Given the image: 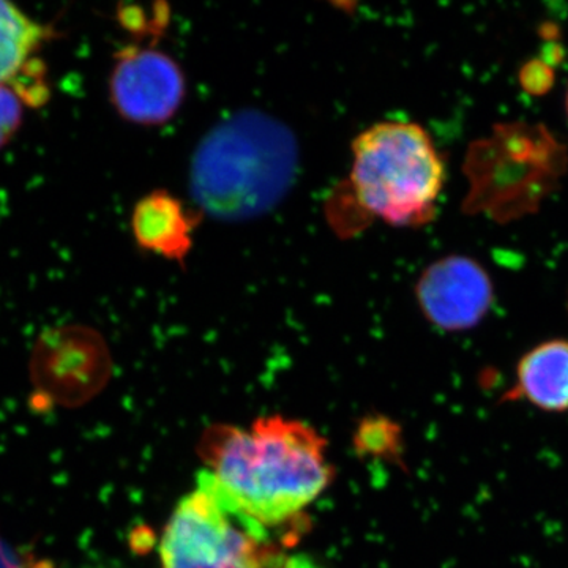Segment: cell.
Returning a JSON list of instances; mask_svg holds the SVG:
<instances>
[{"label": "cell", "instance_id": "6da1fadb", "mask_svg": "<svg viewBox=\"0 0 568 568\" xmlns=\"http://www.w3.org/2000/svg\"><path fill=\"white\" fill-rule=\"evenodd\" d=\"M201 458L224 495L272 529L297 530V519L332 481L320 433L280 416L257 418L250 428L212 426Z\"/></svg>", "mask_w": 568, "mask_h": 568}, {"label": "cell", "instance_id": "7a4b0ae2", "mask_svg": "<svg viewBox=\"0 0 568 568\" xmlns=\"http://www.w3.org/2000/svg\"><path fill=\"white\" fill-rule=\"evenodd\" d=\"M301 148L290 125L246 108L201 138L190 162L196 211L223 223H245L274 211L293 189Z\"/></svg>", "mask_w": 568, "mask_h": 568}, {"label": "cell", "instance_id": "3957f363", "mask_svg": "<svg viewBox=\"0 0 568 568\" xmlns=\"http://www.w3.org/2000/svg\"><path fill=\"white\" fill-rule=\"evenodd\" d=\"M444 178L443 160L417 123L379 122L353 141L354 201L366 215L392 226L428 223Z\"/></svg>", "mask_w": 568, "mask_h": 568}, {"label": "cell", "instance_id": "277c9868", "mask_svg": "<svg viewBox=\"0 0 568 568\" xmlns=\"http://www.w3.org/2000/svg\"><path fill=\"white\" fill-rule=\"evenodd\" d=\"M290 541L235 506L204 469L164 526L160 562L162 568H313L286 555Z\"/></svg>", "mask_w": 568, "mask_h": 568}, {"label": "cell", "instance_id": "5b68a950", "mask_svg": "<svg viewBox=\"0 0 568 568\" xmlns=\"http://www.w3.org/2000/svg\"><path fill=\"white\" fill-rule=\"evenodd\" d=\"M110 92L115 110L126 121L163 125L185 100V74L166 52L152 47H126L115 58Z\"/></svg>", "mask_w": 568, "mask_h": 568}, {"label": "cell", "instance_id": "8992f818", "mask_svg": "<svg viewBox=\"0 0 568 568\" xmlns=\"http://www.w3.org/2000/svg\"><path fill=\"white\" fill-rule=\"evenodd\" d=\"M416 291L424 315L444 331L476 327L493 304L487 272L465 256H447L429 265Z\"/></svg>", "mask_w": 568, "mask_h": 568}, {"label": "cell", "instance_id": "52a82bcc", "mask_svg": "<svg viewBox=\"0 0 568 568\" xmlns=\"http://www.w3.org/2000/svg\"><path fill=\"white\" fill-rule=\"evenodd\" d=\"M203 213L190 211L166 190L142 197L133 212L134 239L141 248L182 263L193 248V234Z\"/></svg>", "mask_w": 568, "mask_h": 568}, {"label": "cell", "instance_id": "ba28073f", "mask_svg": "<svg viewBox=\"0 0 568 568\" xmlns=\"http://www.w3.org/2000/svg\"><path fill=\"white\" fill-rule=\"evenodd\" d=\"M506 399H526L551 413L568 410V339L541 343L526 354Z\"/></svg>", "mask_w": 568, "mask_h": 568}, {"label": "cell", "instance_id": "9c48e42d", "mask_svg": "<svg viewBox=\"0 0 568 568\" xmlns=\"http://www.w3.org/2000/svg\"><path fill=\"white\" fill-rule=\"evenodd\" d=\"M44 40L43 28L31 20L24 11L9 2H0V84L13 85L28 99L37 92L31 81L39 82V74H32L33 54Z\"/></svg>", "mask_w": 568, "mask_h": 568}, {"label": "cell", "instance_id": "30bf717a", "mask_svg": "<svg viewBox=\"0 0 568 568\" xmlns=\"http://www.w3.org/2000/svg\"><path fill=\"white\" fill-rule=\"evenodd\" d=\"M24 103L26 100L13 85L0 84V148L20 129Z\"/></svg>", "mask_w": 568, "mask_h": 568}, {"label": "cell", "instance_id": "8fae6325", "mask_svg": "<svg viewBox=\"0 0 568 568\" xmlns=\"http://www.w3.org/2000/svg\"><path fill=\"white\" fill-rule=\"evenodd\" d=\"M0 568H39L32 566L31 560L26 559L18 549L0 538Z\"/></svg>", "mask_w": 568, "mask_h": 568}, {"label": "cell", "instance_id": "7c38bea8", "mask_svg": "<svg viewBox=\"0 0 568 568\" xmlns=\"http://www.w3.org/2000/svg\"><path fill=\"white\" fill-rule=\"evenodd\" d=\"M567 114H568V92H567Z\"/></svg>", "mask_w": 568, "mask_h": 568}]
</instances>
